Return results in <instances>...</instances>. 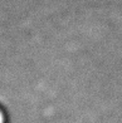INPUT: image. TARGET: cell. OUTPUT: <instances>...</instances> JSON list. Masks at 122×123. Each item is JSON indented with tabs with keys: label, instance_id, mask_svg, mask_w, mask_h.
Listing matches in <instances>:
<instances>
[{
	"label": "cell",
	"instance_id": "obj_1",
	"mask_svg": "<svg viewBox=\"0 0 122 123\" xmlns=\"http://www.w3.org/2000/svg\"><path fill=\"white\" fill-rule=\"evenodd\" d=\"M5 122V117H4V113H3V111L0 109V123H4Z\"/></svg>",
	"mask_w": 122,
	"mask_h": 123
}]
</instances>
